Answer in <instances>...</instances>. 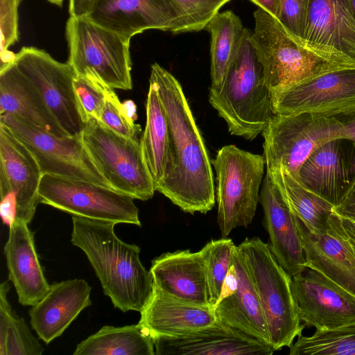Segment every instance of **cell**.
Instances as JSON below:
<instances>
[{
	"label": "cell",
	"instance_id": "6da1fadb",
	"mask_svg": "<svg viewBox=\"0 0 355 355\" xmlns=\"http://www.w3.org/2000/svg\"><path fill=\"white\" fill-rule=\"evenodd\" d=\"M150 80L167 118L173 158L171 173L156 191L184 212L206 214L216 203L211 163L182 87L157 63L151 66Z\"/></svg>",
	"mask_w": 355,
	"mask_h": 355
},
{
	"label": "cell",
	"instance_id": "7a4b0ae2",
	"mask_svg": "<svg viewBox=\"0 0 355 355\" xmlns=\"http://www.w3.org/2000/svg\"><path fill=\"white\" fill-rule=\"evenodd\" d=\"M71 243L86 254L104 293L123 312H141L153 290V279L140 260V248L121 241L116 224L72 216Z\"/></svg>",
	"mask_w": 355,
	"mask_h": 355
},
{
	"label": "cell",
	"instance_id": "3957f363",
	"mask_svg": "<svg viewBox=\"0 0 355 355\" xmlns=\"http://www.w3.org/2000/svg\"><path fill=\"white\" fill-rule=\"evenodd\" d=\"M251 33L245 28L223 82L211 86L209 92L210 104L225 121L229 132L250 141L263 132L275 114Z\"/></svg>",
	"mask_w": 355,
	"mask_h": 355
},
{
	"label": "cell",
	"instance_id": "277c9868",
	"mask_svg": "<svg viewBox=\"0 0 355 355\" xmlns=\"http://www.w3.org/2000/svg\"><path fill=\"white\" fill-rule=\"evenodd\" d=\"M237 247L259 296L271 347L274 352L290 347L305 327L300 323L291 276L261 239L246 238Z\"/></svg>",
	"mask_w": 355,
	"mask_h": 355
},
{
	"label": "cell",
	"instance_id": "5b68a950",
	"mask_svg": "<svg viewBox=\"0 0 355 355\" xmlns=\"http://www.w3.org/2000/svg\"><path fill=\"white\" fill-rule=\"evenodd\" d=\"M251 40L270 93L279 92L327 71L347 67L310 49L279 21L258 8Z\"/></svg>",
	"mask_w": 355,
	"mask_h": 355
},
{
	"label": "cell",
	"instance_id": "8992f818",
	"mask_svg": "<svg viewBox=\"0 0 355 355\" xmlns=\"http://www.w3.org/2000/svg\"><path fill=\"white\" fill-rule=\"evenodd\" d=\"M68 63L76 76L94 78L112 89L129 90L130 39L88 17L70 16L66 24Z\"/></svg>",
	"mask_w": 355,
	"mask_h": 355
},
{
	"label": "cell",
	"instance_id": "52a82bcc",
	"mask_svg": "<svg viewBox=\"0 0 355 355\" xmlns=\"http://www.w3.org/2000/svg\"><path fill=\"white\" fill-rule=\"evenodd\" d=\"M216 172L217 222L223 238L253 220L264 178L262 155L223 146L211 161Z\"/></svg>",
	"mask_w": 355,
	"mask_h": 355
},
{
	"label": "cell",
	"instance_id": "ba28073f",
	"mask_svg": "<svg viewBox=\"0 0 355 355\" xmlns=\"http://www.w3.org/2000/svg\"><path fill=\"white\" fill-rule=\"evenodd\" d=\"M81 135L112 189L134 199L153 198L155 189L144 158L141 137L121 136L94 118L85 123Z\"/></svg>",
	"mask_w": 355,
	"mask_h": 355
},
{
	"label": "cell",
	"instance_id": "9c48e42d",
	"mask_svg": "<svg viewBox=\"0 0 355 355\" xmlns=\"http://www.w3.org/2000/svg\"><path fill=\"white\" fill-rule=\"evenodd\" d=\"M134 200L111 188L47 174L42 178L38 193L39 203L72 216L140 227Z\"/></svg>",
	"mask_w": 355,
	"mask_h": 355
},
{
	"label": "cell",
	"instance_id": "30bf717a",
	"mask_svg": "<svg viewBox=\"0 0 355 355\" xmlns=\"http://www.w3.org/2000/svg\"><path fill=\"white\" fill-rule=\"evenodd\" d=\"M0 123L9 128L31 151L43 175L112 189L87 150L81 135L57 137L11 114L0 116Z\"/></svg>",
	"mask_w": 355,
	"mask_h": 355
},
{
	"label": "cell",
	"instance_id": "8fae6325",
	"mask_svg": "<svg viewBox=\"0 0 355 355\" xmlns=\"http://www.w3.org/2000/svg\"><path fill=\"white\" fill-rule=\"evenodd\" d=\"M15 64L38 90L53 117L68 136L82 135L85 125L74 91L76 73L67 63L53 58L45 51L23 47Z\"/></svg>",
	"mask_w": 355,
	"mask_h": 355
},
{
	"label": "cell",
	"instance_id": "7c38bea8",
	"mask_svg": "<svg viewBox=\"0 0 355 355\" xmlns=\"http://www.w3.org/2000/svg\"><path fill=\"white\" fill-rule=\"evenodd\" d=\"M261 134L266 169L282 167L294 178L314 149L333 139L325 117L318 112L274 114Z\"/></svg>",
	"mask_w": 355,
	"mask_h": 355
},
{
	"label": "cell",
	"instance_id": "4fadbf2b",
	"mask_svg": "<svg viewBox=\"0 0 355 355\" xmlns=\"http://www.w3.org/2000/svg\"><path fill=\"white\" fill-rule=\"evenodd\" d=\"M291 289L305 326L330 330L355 323V295L306 267L291 277Z\"/></svg>",
	"mask_w": 355,
	"mask_h": 355
},
{
	"label": "cell",
	"instance_id": "5bb4252c",
	"mask_svg": "<svg viewBox=\"0 0 355 355\" xmlns=\"http://www.w3.org/2000/svg\"><path fill=\"white\" fill-rule=\"evenodd\" d=\"M43 174L31 151L0 123V206L16 211L15 218L29 223L39 204Z\"/></svg>",
	"mask_w": 355,
	"mask_h": 355
},
{
	"label": "cell",
	"instance_id": "9a60e30c",
	"mask_svg": "<svg viewBox=\"0 0 355 355\" xmlns=\"http://www.w3.org/2000/svg\"><path fill=\"white\" fill-rule=\"evenodd\" d=\"M295 178L334 207L355 184V144L336 138L318 146L300 167Z\"/></svg>",
	"mask_w": 355,
	"mask_h": 355
},
{
	"label": "cell",
	"instance_id": "2e32d148",
	"mask_svg": "<svg viewBox=\"0 0 355 355\" xmlns=\"http://www.w3.org/2000/svg\"><path fill=\"white\" fill-rule=\"evenodd\" d=\"M304 44L344 67H355V16L349 0H309Z\"/></svg>",
	"mask_w": 355,
	"mask_h": 355
},
{
	"label": "cell",
	"instance_id": "e0dca14e",
	"mask_svg": "<svg viewBox=\"0 0 355 355\" xmlns=\"http://www.w3.org/2000/svg\"><path fill=\"white\" fill-rule=\"evenodd\" d=\"M270 96L273 113L280 115L355 105V67L327 71Z\"/></svg>",
	"mask_w": 355,
	"mask_h": 355
},
{
	"label": "cell",
	"instance_id": "ac0fdd59",
	"mask_svg": "<svg viewBox=\"0 0 355 355\" xmlns=\"http://www.w3.org/2000/svg\"><path fill=\"white\" fill-rule=\"evenodd\" d=\"M157 355H271L272 347L220 319L176 336L152 337Z\"/></svg>",
	"mask_w": 355,
	"mask_h": 355
},
{
	"label": "cell",
	"instance_id": "d6986e66",
	"mask_svg": "<svg viewBox=\"0 0 355 355\" xmlns=\"http://www.w3.org/2000/svg\"><path fill=\"white\" fill-rule=\"evenodd\" d=\"M259 202L269 234V247L277 261L291 277L300 272L306 266L295 215L266 172L260 190Z\"/></svg>",
	"mask_w": 355,
	"mask_h": 355
},
{
	"label": "cell",
	"instance_id": "ffe728a7",
	"mask_svg": "<svg viewBox=\"0 0 355 355\" xmlns=\"http://www.w3.org/2000/svg\"><path fill=\"white\" fill-rule=\"evenodd\" d=\"M87 17L130 39L150 29L174 33L177 27L170 0H98Z\"/></svg>",
	"mask_w": 355,
	"mask_h": 355
},
{
	"label": "cell",
	"instance_id": "44dd1931",
	"mask_svg": "<svg viewBox=\"0 0 355 355\" xmlns=\"http://www.w3.org/2000/svg\"><path fill=\"white\" fill-rule=\"evenodd\" d=\"M91 286L83 279L54 282L29 311L30 322L46 345L60 336L79 313L92 305Z\"/></svg>",
	"mask_w": 355,
	"mask_h": 355
},
{
	"label": "cell",
	"instance_id": "7402d4cb",
	"mask_svg": "<svg viewBox=\"0 0 355 355\" xmlns=\"http://www.w3.org/2000/svg\"><path fill=\"white\" fill-rule=\"evenodd\" d=\"M28 224L19 218L14 220L3 252L8 279L15 286L19 302L33 306L47 293L51 285L44 276Z\"/></svg>",
	"mask_w": 355,
	"mask_h": 355
},
{
	"label": "cell",
	"instance_id": "603a6c76",
	"mask_svg": "<svg viewBox=\"0 0 355 355\" xmlns=\"http://www.w3.org/2000/svg\"><path fill=\"white\" fill-rule=\"evenodd\" d=\"M149 271L153 285L166 294L188 302L210 306L201 250L163 253L152 261Z\"/></svg>",
	"mask_w": 355,
	"mask_h": 355
},
{
	"label": "cell",
	"instance_id": "cb8c5ba5",
	"mask_svg": "<svg viewBox=\"0 0 355 355\" xmlns=\"http://www.w3.org/2000/svg\"><path fill=\"white\" fill-rule=\"evenodd\" d=\"M138 322L150 336H176L213 324L214 309L173 297L153 285L150 297Z\"/></svg>",
	"mask_w": 355,
	"mask_h": 355
},
{
	"label": "cell",
	"instance_id": "d4e9b609",
	"mask_svg": "<svg viewBox=\"0 0 355 355\" xmlns=\"http://www.w3.org/2000/svg\"><path fill=\"white\" fill-rule=\"evenodd\" d=\"M232 263L237 272L238 287L234 294L216 303V318L271 347L259 296L237 245L233 249Z\"/></svg>",
	"mask_w": 355,
	"mask_h": 355
},
{
	"label": "cell",
	"instance_id": "484cf974",
	"mask_svg": "<svg viewBox=\"0 0 355 355\" xmlns=\"http://www.w3.org/2000/svg\"><path fill=\"white\" fill-rule=\"evenodd\" d=\"M295 218L306 266L321 272L355 295V256L349 245L330 230L327 234H317L295 215Z\"/></svg>",
	"mask_w": 355,
	"mask_h": 355
},
{
	"label": "cell",
	"instance_id": "4316f807",
	"mask_svg": "<svg viewBox=\"0 0 355 355\" xmlns=\"http://www.w3.org/2000/svg\"><path fill=\"white\" fill-rule=\"evenodd\" d=\"M8 114L17 116L57 137L68 136L15 62L0 69V116Z\"/></svg>",
	"mask_w": 355,
	"mask_h": 355
},
{
	"label": "cell",
	"instance_id": "83f0119b",
	"mask_svg": "<svg viewBox=\"0 0 355 355\" xmlns=\"http://www.w3.org/2000/svg\"><path fill=\"white\" fill-rule=\"evenodd\" d=\"M146 112V126L141 137V145L144 158L156 191L171 173L173 158L167 118L157 86L150 79Z\"/></svg>",
	"mask_w": 355,
	"mask_h": 355
},
{
	"label": "cell",
	"instance_id": "f1b7e54d",
	"mask_svg": "<svg viewBox=\"0 0 355 355\" xmlns=\"http://www.w3.org/2000/svg\"><path fill=\"white\" fill-rule=\"evenodd\" d=\"M73 355H155L149 332L138 323L104 326L78 343Z\"/></svg>",
	"mask_w": 355,
	"mask_h": 355
},
{
	"label": "cell",
	"instance_id": "f546056e",
	"mask_svg": "<svg viewBox=\"0 0 355 355\" xmlns=\"http://www.w3.org/2000/svg\"><path fill=\"white\" fill-rule=\"evenodd\" d=\"M277 185L293 213L312 232L327 234L334 206L304 187L282 167L266 170Z\"/></svg>",
	"mask_w": 355,
	"mask_h": 355
},
{
	"label": "cell",
	"instance_id": "4dcf8cb0",
	"mask_svg": "<svg viewBox=\"0 0 355 355\" xmlns=\"http://www.w3.org/2000/svg\"><path fill=\"white\" fill-rule=\"evenodd\" d=\"M205 30L210 33L211 86L221 84L245 33L241 19L231 10L218 12Z\"/></svg>",
	"mask_w": 355,
	"mask_h": 355
},
{
	"label": "cell",
	"instance_id": "1f68e13d",
	"mask_svg": "<svg viewBox=\"0 0 355 355\" xmlns=\"http://www.w3.org/2000/svg\"><path fill=\"white\" fill-rule=\"evenodd\" d=\"M8 281L0 285V355H41L44 352L24 319L16 315L8 300Z\"/></svg>",
	"mask_w": 355,
	"mask_h": 355
},
{
	"label": "cell",
	"instance_id": "d6a6232c",
	"mask_svg": "<svg viewBox=\"0 0 355 355\" xmlns=\"http://www.w3.org/2000/svg\"><path fill=\"white\" fill-rule=\"evenodd\" d=\"M291 355H355V323L340 328L316 329L311 336H298Z\"/></svg>",
	"mask_w": 355,
	"mask_h": 355
},
{
	"label": "cell",
	"instance_id": "836d02e7",
	"mask_svg": "<svg viewBox=\"0 0 355 355\" xmlns=\"http://www.w3.org/2000/svg\"><path fill=\"white\" fill-rule=\"evenodd\" d=\"M235 245L232 239L223 238L211 240L200 250L205 261L208 300L214 309L232 265Z\"/></svg>",
	"mask_w": 355,
	"mask_h": 355
},
{
	"label": "cell",
	"instance_id": "e575fe53",
	"mask_svg": "<svg viewBox=\"0 0 355 355\" xmlns=\"http://www.w3.org/2000/svg\"><path fill=\"white\" fill-rule=\"evenodd\" d=\"M230 0H170L177 15L174 34L205 29L207 24Z\"/></svg>",
	"mask_w": 355,
	"mask_h": 355
},
{
	"label": "cell",
	"instance_id": "d590c367",
	"mask_svg": "<svg viewBox=\"0 0 355 355\" xmlns=\"http://www.w3.org/2000/svg\"><path fill=\"white\" fill-rule=\"evenodd\" d=\"M74 91L84 120L100 119L110 87L88 76H76Z\"/></svg>",
	"mask_w": 355,
	"mask_h": 355
},
{
	"label": "cell",
	"instance_id": "8d00e7d4",
	"mask_svg": "<svg viewBox=\"0 0 355 355\" xmlns=\"http://www.w3.org/2000/svg\"><path fill=\"white\" fill-rule=\"evenodd\" d=\"M114 89L107 91L105 103L98 120L105 126L126 138L139 137L141 126L135 123L125 112Z\"/></svg>",
	"mask_w": 355,
	"mask_h": 355
},
{
	"label": "cell",
	"instance_id": "74e56055",
	"mask_svg": "<svg viewBox=\"0 0 355 355\" xmlns=\"http://www.w3.org/2000/svg\"><path fill=\"white\" fill-rule=\"evenodd\" d=\"M21 0H0V69L14 62L16 54L8 50L19 40L18 8Z\"/></svg>",
	"mask_w": 355,
	"mask_h": 355
},
{
	"label": "cell",
	"instance_id": "f35d334b",
	"mask_svg": "<svg viewBox=\"0 0 355 355\" xmlns=\"http://www.w3.org/2000/svg\"><path fill=\"white\" fill-rule=\"evenodd\" d=\"M309 3V0H281L280 11L277 18L288 33L302 44Z\"/></svg>",
	"mask_w": 355,
	"mask_h": 355
},
{
	"label": "cell",
	"instance_id": "ab89813d",
	"mask_svg": "<svg viewBox=\"0 0 355 355\" xmlns=\"http://www.w3.org/2000/svg\"><path fill=\"white\" fill-rule=\"evenodd\" d=\"M318 112L327 119L333 139H349L355 144V105Z\"/></svg>",
	"mask_w": 355,
	"mask_h": 355
},
{
	"label": "cell",
	"instance_id": "60d3db41",
	"mask_svg": "<svg viewBox=\"0 0 355 355\" xmlns=\"http://www.w3.org/2000/svg\"><path fill=\"white\" fill-rule=\"evenodd\" d=\"M345 241L355 256V222L334 212L329 218V230Z\"/></svg>",
	"mask_w": 355,
	"mask_h": 355
},
{
	"label": "cell",
	"instance_id": "b9f144b4",
	"mask_svg": "<svg viewBox=\"0 0 355 355\" xmlns=\"http://www.w3.org/2000/svg\"><path fill=\"white\" fill-rule=\"evenodd\" d=\"M334 212L355 222V184L344 200L338 206L334 207Z\"/></svg>",
	"mask_w": 355,
	"mask_h": 355
},
{
	"label": "cell",
	"instance_id": "7bdbcfd3",
	"mask_svg": "<svg viewBox=\"0 0 355 355\" xmlns=\"http://www.w3.org/2000/svg\"><path fill=\"white\" fill-rule=\"evenodd\" d=\"M238 287V276L235 267L232 263L223 283L218 301H220L235 293Z\"/></svg>",
	"mask_w": 355,
	"mask_h": 355
},
{
	"label": "cell",
	"instance_id": "ee69618b",
	"mask_svg": "<svg viewBox=\"0 0 355 355\" xmlns=\"http://www.w3.org/2000/svg\"><path fill=\"white\" fill-rule=\"evenodd\" d=\"M69 12L72 17L87 16L98 0H69Z\"/></svg>",
	"mask_w": 355,
	"mask_h": 355
},
{
	"label": "cell",
	"instance_id": "f6af8a7d",
	"mask_svg": "<svg viewBox=\"0 0 355 355\" xmlns=\"http://www.w3.org/2000/svg\"><path fill=\"white\" fill-rule=\"evenodd\" d=\"M267 13L277 19L279 11L281 0H250Z\"/></svg>",
	"mask_w": 355,
	"mask_h": 355
},
{
	"label": "cell",
	"instance_id": "bcb514c9",
	"mask_svg": "<svg viewBox=\"0 0 355 355\" xmlns=\"http://www.w3.org/2000/svg\"><path fill=\"white\" fill-rule=\"evenodd\" d=\"M124 109L128 116L135 121L137 119L136 105L132 101H126L123 103Z\"/></svg>",
	"mask_w": 355,
	"mask_h": 355
},
{
	"label": "cell",
	"instance_id": "7dc6e473",
	"mask_svg": "<svg viewBox=\"0 0 355 355\" xmlns=\"http://www.w3.org/2000/svg\"><path fill=\"white\" fill-rule=\"evenodd\" d=\"M53 4L57 5L58 6H62L64 0H47Z\"/></svg>",
	"mask_w": 355,
	"mask_h": 355
},
{
	"label": "cell",
	"instance_id": "c3c4849f",
	"mask_svg": "<svg viewBox=\"0 0 355 355\" xmlns=\"http://www.w3.org/2000/svg\"><path fill=\"white\" fill-rule=\"evenodd\" d=\"M349 3L352 8V10L355 16V0H349Z\"/></svg>",
	"mask_w": 355,
	"mask_h": 355
}]
</instances>
